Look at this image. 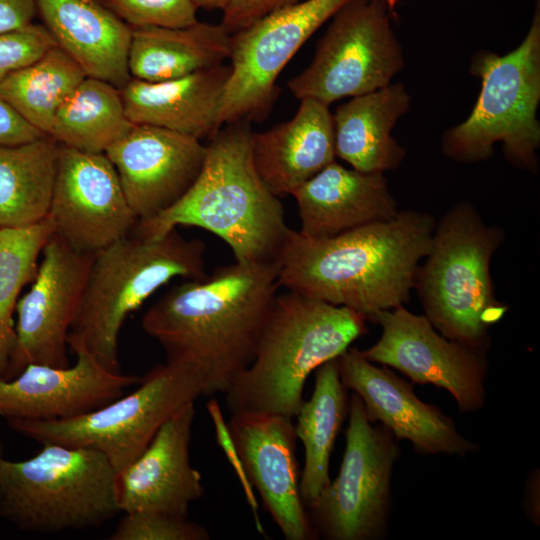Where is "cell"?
Segmentation results:
<instances>
[{
  "instance_id": "15",
  "label": "cell",
  "mask_w": 540,
  "mask_h": 540,
  "mask_svg": "<svg viewBox=\"0 0 540 540\" xmlns=\"http://www.w3.org/2000/svg\"><path fill=\"white\" fill-rule=\"evenodd\" d=\"M48 218L55 234L91 254L130 235L138 222L107 155L61 144Z\"/></svg>"
},
{
  "instance_id": "29",
  "label": "cell",
  "mask_w": 540,
  "mask_h": 540,
  "mask_svg": "<svg viewBox=\"0 0 540 540\" xmlns=\"http://www.w3.org/2000/svg\"><path fill=\"white\" fill-rule=\"evenodd\" d=\"M133 125L120 89L86 77L59 106L48 135L67 147L105 153Z\"/></svg>"
},
{
  "instance_id": "23",
  "label": "cell",
  "mask_w": 540,
  "mask_h": 540,
  "mask_svg": "<svg viewBox=\"0 0 540 540\" xmlns=\"http://www.w3.org/2000/svg\"><path fill=\"white\" fill-rule=\"evenodd\" d=\"M37 15L56 45L87 77L122 89L131 79L132 28L97 0H36Z\"/></svg>"
},
{
  "instance_id": "24",
  "label": "cell",
  "mask_w": 540,
  "mask_h": 540,
  "mask_svg": "<svg viewBox=\"0 0 540 540\" xmlns=\"http://www.w3.org/2000/svg\"><path fill=\"white\" fill-rule=\"evenodd\" d=\"M229 74L230 66L221 64L158 82L131 78L120 89L127 118L199 140L211 138L221 129L218 112Z\"/></svg>"
},
{
  "instance_id": "1",
  "label": "cell",
  "mask_w": 540,
  "mask_h": 540,
  "mask_svg": "<svg viewBox=\"0 0 540 540\" xmlns=\"http://www.w3.org/2000/svg\"><path fill=\"white\" fill-rule=\"evenodd\" d=\"M435 225L432 215L406 210L329 238L291 229L278 259L279 286L373 322L409 301Z\"/></svg>"
},
{
  "instance_id": "3",
  "label": "cell",
  "mask_w": 540,
  "mask_h": 540,
  "mask_svg": "<svg viewBox=\"0 0 540 540\" xmlns=\"http://www.w3.org/2000/svg\"><path fill=\"white\" fill-rule=\"evenodd\" d=\"M245 120L227 124L210 138L197 180L173 206L138 221L134 235L161 236L178 226L209 231L226 242L236 262H278L291 229L279 197L260 178Z\"/></svg>"
},
{
  "instance_id": "36",
  "label": "cell",
  "mask_w": 540,
  "mask_h": 540,
  "mask_svg": "<svg viewBox=\"0 0 540 540\" xmlns=\"http://www.w3.org/2000/svg\"><path fill=\"white\" fill-rule=\"evenodd\" d=\"M303 0H230L222 11L221 25L233 34L279 8Z\"/></svg>"
},
{
  "instance_id": "33",
  "label": "cell",
  "mask_w": 540,
  "mask_h": 540,
  "mask_svg": "<svg viewBox=\"0 0 540 540\" xmlns=\"http://www.w3.org/2000/svg\"><path fill=\"white\" fill-rule=\"evenodd\" d=\"M131 28H178L198 21L193 0H97Z\"/></svg>"
},
{
  "instance_id": "31",
  "label": "cell",
  "mask_w": 540,
  "mask_h": 540,
  "mask_svg": "<svg viewBox=\"0 0 540 540\" xmlns=\"http://www.w3.org/2000/svg\"><path fill=\"white\" fill-rule=\"evenodd\" d=\"M55 233L52 221L23 228H0V379L7 380L16 350L13 314L21 290L31 283L38 259Z\"/></svg>"
},
{
  "instance_id": "13",
  "label": "cell",
  "mask_w": 540,
  "mask_h": 540,
  "mask_svg": "<svg viewBox=\"0 0 540 540\" xmlns=\"http://www.w3.org/2000/svg\"><path fill=\"white\" fill-rule=\"evenodd\" d=\"M373 323L382 332L372 346L361 351L367 360L398 370L412 383L445 389L461 413L483 408L486 351L446 338L425 315H416L404 305L379 313Z\"/></svg>"
},
{
  "instance_id": "28",
  "label": "cell",
  "mask_w": 540,
  "mask_h": 540,
  "mask_svg": "<svg viewBox=\"0 0 540 540\" xmlns=\"http://www.w3.org/2000/svg\"><path fill=\"white\" fill-rule=\"evenodd\" d=\"M347 390L340 378L337 358L323 363L316 369L312 396L304 400L296 416V436L305 449L299 489L306 507L331 481V453L349 413Z\"/></svg>"
},
{
  "instance_id": "42",
  "label": "cell",
  "mask_w": 540,
  "mask_h": 540,
  "mask_svg": "<svg viewBox=\"0 0 540 540\" xmlns=\"http://www.w3.org/2000/svg\"><path fill=\"white\" fill-rule=\"evenodd\" d=\"M3 458V445L0 439V460Z\"/></svg>"
},
{
  "instance_id": "38",
  "label": "cell",
  "mask_w": 540,
  "mask_h": 540,
  "mask_svg": "<svg viewBox=\"0 0 540 540\" xmlns=\"http://www.w3.org/2000/svg\"><path fill=\"white\" fill-rule=\"evenodd\" d=\"M36 15V0H0V33L28 26Z\"/></svg>"
},
{
  "instance_id": "32",
  "label": "cell",
  "mask_w": 540,
  "mask_h": 540,
  "mask_svg": "<svg viewBox=\"0 0 540 540\" xmlns=\"http://www.w3.org/2000/svg\"><path fill=\"white\" fill-rule=\"evenodd\" d=\"M209 531L188 517L163 512L124 513L110 540H209Z\"/></svg>"
},
{
  "instance_id": "4",
  "label": "cell",
  "mask_w": 540,
  "mask_h": 540,
  "mask_svg": "<svg viewBox=\"0 0 540 540\" xmlns=\"http://www.w3.org/2000/svg\"><path fill=\"white\" fill-rule=\"evenodd\" d=\"M363 315L294 291L276 295L254 358L225 392L231 414L296 418L306 380L366 333Z\"/></svg>"
},
{
  "instance_id": "18",
  "label": "cell",
  "mask_w": 540,
  "mask_h": 540,
  "mask_svg": "<svg viewBox=\"0 0 540 540\" xmlns=\"http://www.w3.org/2000/svg\"><path fill=\"white\" fill-rule=\"evenodd\" d=\"M227 423L248 479L284 538H316L299 489L293 418L235 413Z\"/></svg>"
},
{
  "instance_id": "20",
  "label": "cell",
  "mask_w": 540,
  "mask_h": 540,
  "mask_svg": "<svg viewBox=\"0 0 540 540\" xmlns=\"http://www.w3.org/2000/svg\"><path fill=\"white\" fill-rule=\"evenodd\" d=\"M194 402L179 408L144 451L117 474L121 512H163L188 517L190 505L204 493L202 476L191 465Z\"/></svg>"
},
{
  "instance_id": "30",
  "label": "cell",
  "mask_w": 540,
  "mask_h": 540,
  "mask_svg": "<svg viewBox=\"0 0 540 540\" xmlns=\"http://www.w3.org/2000/svg\"><path fill=\"white\" fill-rule=\"evenodd\" d=\"M86 77L81 67L55 45L0 82V95L48 135L59 106Z\"/></svg>"
},
{
  "instance_id": "17",
  "label": "cell",
  "mask_w": 540,
  "mask_h": 540,
  "mask_svg": "<svg viewBox=\"0 0 540 540\" xmlns=\"http://www.w3.org/2000/svg\"><path fill=\"white\" fill-rule=\"evenodd\" d=\"M337 361L342 383L361 398L369 421L380 422L397 441L411 442L423 455L464 457L479 449L452 418L419 399L412 385L387 366H376L356 348H348Z\"/></svg>"
},
{
  "instance_id": "10",
  "label": "cell",
  "mask_w": 540,
  "mask_h": 540,
  "mask_svg": "<svg viewBox=\"0 0 540 540\" xmlns=\"http://www.w3.org/2000/svg\"><path fill=\"white\" fill-rule=\"evenodd\" d=\"M346 447L338 476L308 507L317 536L327 540H378L388 529L397 440L373 426L361 398L349 400Z\"/></svg>"
},
{
  "instance_id": "16",
  "label": "cell",
  "mask_w": 540,
  "mask_h": 540,
  "mask_svg": "<svg viewBox=\"0 0 540 540\" xmlns=\"http://www.w3.org/2000/svg\"><path fill=\"white\" fill-rule=\"evenodd\" d=\"M105 154L114 165L138 221L151 219L179 201L197 180L207 146L162 127L134 124Z\"/></svg>"
},
{
  "instance_id": "27",
  "label": "cell",
  "mask_w": 540,
  "mask_h": 540,
  "mask_svg": "<svg viewBox=\"0 0 540 540\" xmlns=\"http://www.w3.org/2000/svg\"><path fill=\"white\" fill-rule=\"evenodd\" d=\"M60 144L49 135L0 146V228H23L48 217Z\"/></svg>"
},
{
  "instance_id": "40",
  "label": "cell",
  "mask_w": 540,
  "mask_h": 540,
  "mask_svg": "<svg viewBox=\"0 0 540 540\" xmlns=\"http://www.w3.org/2000/svg\"><path fill=\"white\" fill-rule=\"evenodd\" d=\"M196 6L206 10H221L223 11L230 0H193Z\"/></svg>"
},
{
  "instance_id": "14",
  "label": "cell",
  "mask_w": 540,
  "mask_h": 540,
  "mask_svg": "<svg viewBox=\"0 0 540 540\" xmlns=\"http://www.w3.org/2000/svg\"><path fill=\"white\" fill-rule=\"evenodd\" d=\"M41 254L43 257L31 287L16 306V350L7 380L29 364L70 365L68 335L94 254L73 248L55 233Z\"/></svg>"
},
{
  "instance_id": "19",
  "label": "cell",
  "mask_w": 540,
  "mask_h": 540,
  "mask_svg": "<svg viewBox=\"0 0 540 540\" xmlns=\"http://www.w3.org/2000/svg\"><path fill=\"white\" fill-rule=\"evenodd\" d=\"M70 348L77 359L73 366L29 364L14 378L0 379V417L71 419L106 405L142 380L107 370L82 346Z\"/></svg>"
},
{
  "instance_id": "11",
  "label": "cell",
  "mask_w": 540,
  "mask_h": 540,
  "mask_svg": "<svg viewBox=\"0 0 540 540\" xmlns=\"http://www.w3.org/2000/svg\"><path fill=\"white\" fill-rule=\"evenodd\" d=\"M331 19L310 65L288 82L293 96L330 105L392 83L404 56L385 1L353 0Z\"/></svg>"
},
{
  "instance_id": "21",
  "label": "cell",
  "mask_w": 540,
  "mask_h": 540,
  "mask_svg": "<svg viewBox=\"0 0 540 540\" xmlns=\"http://www.w3.org/2000/svg\"><path fill=\"white\" fill-rule=\"evenodd\" d=\"M292 196L301 221L298 232L313 239L333 237L398 213L384 173L348 169L336 161Z\"/></svg>"
},
{
  "instance_id": "37",
  "label": "cell",
  "mask_w": 540,
  "mask_h": 540,
  "mask_svg": "<svg viewBox=\"0 0 540 540\" xmlns=\"http://www.w3.org/2000/svg\"><path fill=\"white\" fill-rule=\"evenodd\" d=\"M43 135L0 95V146L29 142Z\"/></svg>"
},
{
  "instance_id": "7",
  "label": "cell",
  "mask_w": 540,
  "mask_h": 540,
  "mask_svg": "<svg viewBox=\"0 0 540 540\" xmlns=\"http://www.w3.org/2000/svg\"><path fill=\"white\" fill-rule=\"evenodd\" d=\"M120 512L117 472L96 449L48 443L29 459L0 460V517L19 530L94 529Z\"/></svg>"
},
{
  "instance_id": "5",
  "label": "cell",
  "mask_w": 540,
  "mask_h": 540,
  "mask_svg": "<svg viewBox=\"0 0 540 540\" xmlns=\"http://www.w3.org/2000/svg\"><path fill=\"white\" fill-rule=\"evenodd\" d=\"M206 246L176 228L157 237L128 235L94 254L68 335L104 368L121 373L118 342L127 317L176 277L203 280Z\"/></svg>"
},
{
  "instance_id": "34",
  "label": "cell",
  "mask_w": 540,
  "mask_h": 540,
  "mask_svg": "<svg viewBox=\"0 0 540 540\" xmlns=\"http://www.w3.org/2000/svg\"><path fill=\"white\" fill-rule=\"evenodd\" d=\"M43 24L0 33V82L13 72L33 63L55 46Z\"/></svg>"
},
{
  "instance_id": "41",
  "label": "cell",
  "mask_w": 540,
  "mask_h": 540,
  "mask_svg": "<svg viewBox=\"0 0 540 540\" xmlns=\"http://www.w3.org/2000/svg\"><path fill=\"white\" fill-rule=\"evenodd\" d=\"M384 1H385L386 5L388 7V10H389L391 16L396 17L395 9H396L398 0H384Z\"/></svg>"
},
{
  "instance_id": "22",
  "label": "cell",
  "mask_w": 540,
  "mask_h": 540,
  "mask_svg": "<svg viewBox=\"0 0 540 540\" xmlns=\"http://www.w3.org/2000/svg\"><path fill=\"white\" fill-rule=\"evenodd\" d=\"M254 166L277 197L292 193L335 161L332 114L329 105L300 99L295 115L263 132H250Z\"/></svg>"
},
{
  "instance_id": "35",
  "label": "cell",
  "mask_w": 540,
  "mask_h": 540,
  "mask_svg": "<svg viewBox=\"0 0 540 540\" xmlns=\"http://www.w3.org/2000/svg\"><path fill=\"white\" fill-rule=\"evenodd\" d=\"M206 409L213 422L216 441L224 452L228 462L234 469L242 486L246 501L252 511L256 530L264 534V528L259 518V503L246 474L242 459L231 436L228 423L226 422L217 399L212 398L206 403Z\"/></svg>"
},
{
  "instance_id": "26",
  "label": "cell",
  "mask_w": 540,
  "mask_h": 540,
  "mask_svg": "<svg viewBox=\"0 0 540 540\" xmlns=\"http://www.w3.org/2000/svg\"><path fill=\"white\" fill-rule=\"evenodd\" d=\"M231 34L221 25L200 22L185 27L132 28L128 55L131 78L158 82L223 64Z\"/></svg>"
},
{
  "instance_id": "6",
  "label": "cell",
  "mask_w": 540,
  "mask_h": 540,
  "mask_svg": "<svg viewBox=\"0 0 540 540\" xmlns=\"http://www.w3.org/2000/svg\"><path fill=\"white\" fill-rule=\"evenodd\" d=\"M504 240L469 203L454 205L436 223L415 281L425 316L446 338L488 351L489 330L507 311L494 294L491 259Z\"/></svg>"
},
{
  "instance_id": "25",
  "label": "cell",
  "mask_w": 540,
  "mask_h": 540,
  "mask_svg": "<svg viewBox=\"0 0 540 540\" xmlns=\"http://www.w3.org/2000/svg\"><path fill=\"white\" fill-rule=\"evenodd\" d=\"M402 83L352 97L332 115L335 155L361 172L398 168L406 150L392 136L397 121L410 109Z\"/></svg>"
},
{
  "instance_id": "12",
  "label": "cell",
  "mask_w": 540,
  "mask_h": 540,
  "mask_svg": "<svg viewBox=\"0 0 540 540\" xmlns=\"http://www.w3.org/2000/svg\"><path fill=\"white\" fill-rule=\"evenodd\" d=\"M353 0H303L231 34L230 74L218 112L220 128L263 120L277 97L276 80L305 42Z\"/></svg>"
},
{
  "instance_id": "9",
  "label": "cell",
  "mask_w": 540,
  "mask_h": 540,
  "mask_svg": "<svg viewBox=\"0 0 540 540\" xmlns=\"http://www.w3.org/2000/svg\"><path fill=\"white\" fill-rule=\"evenodd\" d=\"M209 373L193 361H166L142 376L137 389L78 417L64 420H8L16 433L40 444L93 448L117 474L148 446L179 408L209 395Z\"/></svg>"
},
{
  "instance_id": "8",
  "label": "cell",
  "mask_w": 540,
  "mask_h": 540,
  "mask_svg": "<svg viewBox=\"0 0 540 540\" xmlns=\"http://www.w3.org/2000/svg\"><path fill=\"white\" fill-rule=\"evenodd\" d=\"M540 2L523 41L505 55L478 51L470 73L481 89L469 116L447 130L442 151L458 162L488 159L496 143L514 166L537 172L540 145Z\"/></svg>"
},
{
  "instance_id": "2",
  "label": "cell",
  "mask_w": 540,
  "mask_h": 540,
  "mask_svg": "<svg viewBox=\"0 0 540 540\" xmlns=\"http://www.w3.org/2000/svg\"><path fill=\"white\" fill-rule=\"evenodd\" d=\"M278 262H235L203 280H186L143 315L144 332L166 361H193L209 373V395L228 390L252 362L276 297Z\"/></svg>"
},
{
  "instance_id": "39",
  "label": "cell",
  "mask_w": 540,
  "mask_h": 540,
  "mask_svg": "<svg viewBox=\"0 0 540 540\" xmlns=\"http://www.w3.org/2000/svg\"><path fill=\"white\" fill-rule=\"evenodd\" d=\"M538 476L536 479V473L533 474L534 478L531 479V481H529L528 487L526 489L528 492V494L526 495L527 500L529 499L532 500V503L528 509V512H529L530 518L532 520H537V523L539 522V517L536 516V510L539 511L538 509H536V493L539 492V477Z\"/></svg>"
}]
</instances>
